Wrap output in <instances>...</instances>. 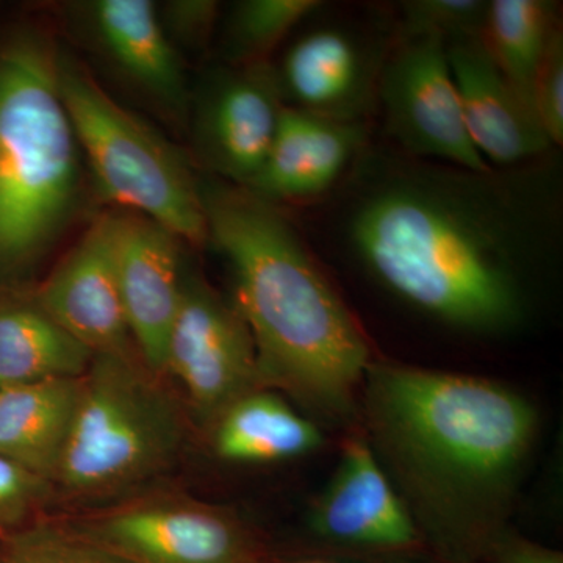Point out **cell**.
Segmentation results:
<instances>
[{"label":"cell","mask_w":563,"mask_h":563,"mask_svg":"<svg viewBox=\"0 0 563 563\" xmlns=\"http://www.w3.org/2000/svg\"><path fill=\"white\" fill-rule=\"evenodd\" d=\"M207 244L231 274L263 388L290 396L317 422L358 424L368 340L276 203L228 184H201Z\"/></svg>","instance_id":"3957f363"},{"label":"cell","mask_w":563,"mask_h":563,"mask_svg":"<svg viewBox=\"0 0 563 563\" xmlns=\"http://www.w3.org/2000/svg\"><path fill=\"white\" fill-rule=\"evenodd\" d=\"M58 54L38 32L0 47V276L32 268L80 210L84 155L58 90Z\"/></svg>","instance_id":"277c9868"},{"label":"cell","mask_w":563,"mask_h":563,"mask_svg":"<svg viewBox=\"0 0 563 563\" xmlns=\"http://www.w3.org/2000/svg\"><path fill=\"white\" fill-rule=\"evenodd\" d=\"M163 31L174 46L201 49L217 25L220 5L214 0H169L157 7Z\"/></svg>","instance_id":"484cf974"},{"label":"cell","mask_w":563,"mask_h":563,"mask_svg":"<svg viewBox=\"0 0 563 563\" xmlns=\"http://www.w3.org/2000/svg\"><path fill=\"white\" fill-rule=\"evenodd\" d=\"M0 563H120L77 529L32 525L0 539Z\"/></svg>","instance_id":"603a6c76"},{"label":"cell","mask_w":563,"mask_h":563,"mask_svg":"<svg viewBox=\"0 0 563 563\" xmlns=\"http://www.w3.org/2000/svg\"><path fill=\"white\" fill-rule=\"evenodd\" d=\"M110 214L114 266L133 343L144 366L161 377L188 266L180 240L132 211Z\"/></svg>","instance_id":"7c38bea8"},{"label":"cell","mask_w":563,"mask_h":563,"mask_svg":"<svg viewBox=\"0 0 563 563\" xmlns=\"http://www.w3.org/2000/svg\"><path fill=\"white\" fill-rule=\"evenodd\" d=\"M358 169L343 242L374 284L468 335H504L528 321L533 282L561 244L548 168L473 172L407 157L372 158Z\"/></svg>","instance_id":"6da1fadb"},{"label":"cell","mask_w":563,"mask_h":563,"mask_svg":"<svg viewBox=\"0 0 563 563\" xmlns=\"http://www.w3.org/2000/svg\"><path fill=\"white\" fill-rule=\"evenodd\" d=\"M384 58L344 29H314L292 43L276 68L282 95L288 106L317 117L363 122Z\"/></svg>","instance_id":"2e32d148"},{"label":"cell","mask_w":563,"mask_h":563,"mask_svg":"<svg viewBox=\"0 0 563 563\" xmlns=\"http://www.w3.org/2000/svg\"><path fill=\"white\" fill-rule=\"evenodd\" d=\"M207 431L213 454L232 465L291 462L324 444L320 424L269 388L236 399Z\"/></svg>","instance_id":"ac0fdd59"},{"label":"cell","mask_w":563,"mask_h":563,"mask_svg":"<svg viewBox=\"0 0 563 563\" xmlns=\"http://www.w3.org/2000/svg\"><path fill=\"white\" fill-rule=\"evenodd\" d=\"M365 143L363 122L328 120L285 106L266 161L246 190L276 206L320 198L355 165Z\"/></svg>","instance_id":"e0dca14e"},{"label":"cell","mask_w":563,"mask_h":563,"mask_svg":"<svg viewBox=\"0 0 563 563\" xmlns=\"http://www.w3.org/2000/svg\"><path fill=\"white\" fill-rule=\"evenodd\" d=\"M79 390L80 377L0 388V455L52 484Z\"/></svg>","instance_id":"d6986e66"},{"label":"cell","mask_w":563,"mask_h":563,"mask_svg":"<svg viewBox=\"0 0 563 563\" xmlns=\"http://www.w3.org/2000/svg\"><path fill=\"white\" fill-rule=\"evenodd\" d=\"M306 531L313 553L369 563L429 558L412 515L374 455L361 426L347 431L331 479L310 504Z\"/></svg>","instance_id":"52a82bcc"},{"label":"cell","mask_w":563,"mask_h":563,"mask_svg":"<svg viewBox=\"0 0 563 563\" xmlns=\"http://www.w3.org/2000/svg\"><path fill=\"white\" fill-rule=\"evenodd\" d=\"M33 296L92 354L140 358L122 306L110 213L92 221Z\"/></svg>","instance_id":"4fadbf2b"},{"label":"cell","mask_w":563,"mask_h":563,"mask_svg":"<svg viewBox=\"0 0 563 563\" xmlns=\"http://www.w3.org/2000/svg\"><path fill=\"white\" fill-rule=\"evenodd\" d=\"M358 426L429 558L483 563L510 528L539 442L531 399L490 377L373 358Z\"/></svg>","instance_id":"7a4b0ae2"},{"label":"cell","mask_w":563,"mask_h":563,"mask_svg":"<svg viewBox=\"0 0 563 563\" xmlns=\"http://www.w3.org/2000/svg\"><path fill=\"white\" fill-rule=\"evenodd\" d=\"M483 563H563V554L521 536L510 526L493 540Z\"/></svg>","instance_id":"83f0119b"},{"label":"cell","mask_w":563,"mask_h":563,"mask_svg":"<svg viewBox=\"0 0 563 563\" xmlns=\"http://www.w3.org/2000/svg\"><path fill=\"white\" fill-rule=\"evenodd\" d=\"M76 529L120 563L273 562L239 515L184 496L133 499Z\"/></svg>","instance_id":"ba28073f"},{"label":"cell","mask_w":563,"mask_h":563,"mask_svg":"<svg viewBox=\"0 0 563 563\" xmlns=\"http://www.w3.org/2000/svg\"><path fill=\"white\" fill-rule=\"evenodd\" d=\"M185 437L179 404L141 358L95 355L52 487L77 501L136 490L173 468Z\"/></svg>","instance_id":"5b68a950"},{"label":"cell","mask_w":563,"mask_h":563,"mask_svg":"<svg viewBox=\"0 0 563 563\" xmlns=\"http://www.w3.org/2000/svg\"><path fill=\"white\" fill-rule=\"evenodd\" d=\"M52 492L49 481L0 455V539L27 526Z\"/></svg>","instance_id":"d4e9b609"},{"label":"cell","mask_w":563,"mask_h":563,"mask_svg":"<svg viewBox=\"0 0 563 563\" xmlns=\"http://www.w3.org/2000/svg\"><path fill=\"white\" fill-rule=\"evenodd\" d=\"M318 0H242L225 21L222 49L228 65L268 62L269 52L321 9Z\"/></svg>","instance_id":"7402d4cb"},{"label":"cell","mask_w":563,"mask_h":563,"mask_svg":"<svg viewBox=\"0 0 563 563\" xmlns=\"http://www.w3.org/2000/svg\"><path fill=\"white\" fill-rule=\"evenodd\" d=\"M466 132L492 168H515L551 151L531 107L504 77L484 38L448 44Z\"/></svg>","instance_id":"5bb4252c"},{"label":"cell","mask_w":563,"mask_h":563,"mask_svg":"<svg viewBox=\"0 0 563 563\" xmlns=\"http://www.w3.org/2000/svg\"><path fill=\"white\" fill-rule=\"evenodd\" d=\"M99 54L132 88L172 114L188 111L187 80L176 46L163 31L157 3L92 0L76 5Z\"/></svg>","instance_id":"9a60e30c"},{"label":"cell","mask_w":563,"mask_h":563,"mask_svg":"<svg viewBox=\"0 0 563 563\" xmlns=\"http://www.w3.org/2000/svg\"><path fill=\"white\" fill-rule=\"evenodd\" d=\"M285 106L272 63L221 68L196 101L192 140L199 161L222 181L246 188L266 161Z\"/></svg>","instance_id":"8fae6325"},{"label":"cell","mask_w":563,"mask_h":563,"mask_svg":"<svg viewBox=\"0 0 563 563\" xmlns=\"http://www.w3.org/2000/svg\"><path fill=\"white\" fill-rule=\"evenodd\" d=\"M415 563H450V562L435 561V559L426 558V559H422V561L415 562Z\"/></svg>","instance_id":"f546056e"},{"label":"cell","mask_w":563,"mask_h":563,"mask_svg":"<svg viewBox=\"0 0 563 563\" xmlns=\"http://www.w3.org/2000/svg\"><path fill=\"white\" fill-rule=\"evenodd\" d=\"M488 2L481 0H409L402 2L396 38L439 36L446 44L484 38Z\"/></svg>","instance_id":"cb8c5ba5"},{"label":"cell","mask_w":563,"mask_h":563,"mask_svg":"<svg viewBox=\"0 0 563 563\" xmlns=\"http://www.w3.org/2000/svg\"><path fill=\"white\" fill-rule=\"evenodd\" d=\"M272 563H369V562L354 561V559L339 558V555L313 553V551H306V553L290 555V558L273 559Z\"/></svg>","instance_id":"f1b7e54d"},{"label":"cell","mask_w":563,"mask_h":563,"mask_svg":"<svg viewBox=\"0 0 563 563\" xmlns=\"http://www.w3.org/2000/svg\"><path fill=\"white\" fill-rule=\"evenodd\" d=\"M376 99L385 128L407 157L473 172L492 168L466 132L446 41L396 38L385 54Z\"/></svg>","instance_id":"30bf717a"},{"label":"cell","mask_w":563,"mask_h":563,"mask_svg":"<svg viewBox=\"0 0 563 563\" xmlns=\"http://www.w3.org/2000/svg\"><path fill=\"white\" fill-rule=\"evenodd\" d=\"M58 90L96 190L173 232L207 244L201 181L179 147L120 106L80 63L58 54Z\"/></svg>","instance_id":"8992f818"},{"label":"cell","mask_w":563,"mask_h":563,"mask_svg":"<svg viewBox=\"0 0 563 563\" xmlns=\"http://www.w3.org/2000/svg\"><path fill=\"white\" fill-rule=\"evenodd\" d=\"M95 354L70 336L35 296L0 292V388L79 379Z\"/></svg>","instance_id":"ffe728a7"},{"label":"cell","mask_w":563,"mask_h":563,"mask_svg":"<svg viewBox=\"0 0 563 563\" xmlns=\"http://www.w3.org/2000/svg\"><path fill=\"white\" fill-rule=\"evenodd\" d=\"M558 24V5L547 0L488 2L484 41L496 66L533 110V90ZM536 113V110H533Z\"/></svg>","instance_id":"44dd1931"},{"label":"cell","mask_w":563,"mask_h":563,"mask_svg":"<svg viewBox=\"0 0 563 563\" xmlns=\"http://www.w3.org/2000/svg\"><path fill=\"white\" fill-rule=\"evenodd\" d=\"M537 120L553 146L563 143V36L555 33L533 90Z\"/></svg>","instance_id":"4316f807"},{"label":"cell","mask_w":563,"mask_h":563,"mask_svg":"<svg viewBox=\"0 0 563 563\" xmlns=\"http://www.w3.org/2000/svg\"><path fill=\"white\" fill-rule=\"evenodd\" d=\"M172 376L203 428L232 402L263 388L250 328L232 299L187 266L162 376Z\"/></svg>","instance_id":"9c48e42d"}]
</instances>
